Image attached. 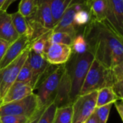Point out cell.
Returning a JSON list of instances; mask_svg holds the SVG:
<instances>
[{
	"label": "cell",
	"instance_id": "8d00e7d4",
	"mask_svg": "<svg viewBox=\"0 0 123 123\" xmlns=\"http://www.w3.org/2000/svg\"><path fill=\"white\" fill-rule=\"evenodd\" d=\"M5 1H6V0H0V9H1V6H3V4H4Z\"/></svg>",
	"mask_w": 123,
	"mask_h": 123
},
{
	"label": "cell",
	"instance_id": "52a82bcc",
	"mask_svg": "<svg viewBox=\"0 0 123 123\" xmlns=\"http://www.w3.org/2000/svg\"><path fill=\"white\" fill-rule=\"evenodd\" d=\"M97 91L79 96L72 103V123H84L97 107Z\"/></svg>",
	"mask_w": 123,
	"mask_h": 123
},
{
	"label": "cell",
	"instance_id": "4dcf8cb0",
	"mask_svg": "<svg viewBox=\"0 0 123 123\" xmlns=\"http://www.w3.org/2000/svg\"><path fill=\"white\" fill-rule=\"evenodd\" d=\"M32 117L29 118L25 116H17V115L0 116L1 123H29L32 119Z\"/></svg>",
	"mask_w": 123,
	"mask_h": 123
},
{
	"label": "cell",
	"instance_id": "7a4b0ae2",
	"mask_svg": "<svg viewBox=\"0 0 123 123\" xmlns=\"http://www.w3.org/2000/svg\"><path fill=\"white\" fill-rule=\"evenodd\" d=\"M94 59V56L89 51L81 54L71 53L70 58L64 64L65 71L71 82L72 103L79 96L84 81Z\"/></svg>",
	"mask_w": 123,
	"mask_h": 123
},
{
	"label": "cell",
	"instance_id": "f35d334b",
	"mask_svg": "<svg viewBox=\"0 0 123 123\" xmlns=\"http://www.w3.org/2000/svg\"><path fill=\"white\" fill-rule=\"evenodd\" d=\"M0 123H1V119H0Z\"/></svg>",
	"mask_w": 123,
	"mask_h": 123
},
{
	"label": "cell",
	"instance_id": "ba28073f",
	"mask_svg": "<svg viewBox=\"0 0 123 123\" xmlns=\"http://www.w3.org/2000/svg\"><path fill=\"white\" fill-rule=\"evenodd\" d=\"M30 48L25 50L17 58L7 66L0 70V96L1 99L9 88L16 81L19 72L27 59Z\"/></svg>",
	"mask_w": 123,
	"mask_h": 123
},
{
	"label": "cell",
	"instance_id": "ffe728a7",
	"mask_svg": "<svg viewBox=\"0 0 123 123\" xmlns=\"http://www.w3.org/2000/svg\"><path fill=\"white\" fill-rule=\"evenodd\" d=\"M89 9L93 18L99 22H107L109 9L106 0H89Z\"/></svg>",
	"mask_w": 123,
	"mask_h": 123
},
{
	"label": "cell",
	"instance_id": "2e32d148",
	"mask_svg": "<svg viewBox=\"0 0 123 123\" xmlns=\"http://www.w3.org/2000/svg\"><path fill=\"white\" fill-rule=\"evenodd\" d=\"M19 37L12 23L11 14L6 11L0 10V39L11 44Z\"/></svg>",
	"mask_w": 123,
	"mask_h": 123
},
{
	"label": "cell",
	"instance_id": "836d02e7",
	"mask_svg": "<svg viewBox=\"0 0 123 123\" xmlns=\"http://www.w3.org/2000/svg\"><path fill=\"white\" fill-rule=\"evenodd\" d=\"M46 107H43V108H41V109H40L37 112H36V114L34 115V117H32V119L31 120V121L29 123H37V121H38V120H39V118L40 117V116L42 115V114L43 113V112H44V110L46 109Z\"/></svg>",
	"mask_w": 123,
	"mask_h": 123
},
{
	"label": "cell",
	"instance_id": "e0dca14e",
	"mask_svg": "<svg viewBox=\"0 0 123 123\" xmlns=\"http://www.w3.org/2000/svg\"><path fill=\"white\" fill-rule=\"evenodd\" d=\"M89 1L81 3L74 15V24L79 32H81L83 28L87 25L93 19L92 15Z\"/></svg>",
	"mask_w": 123,
	"mask_h": 123
},
{
	"label": "cell",
	"instance_id": "1f68e13d",
	"mask_svg": "<svg viewBox=\"0 0 123 123\" xmlns=\"http://www.w3.org/2000/svg\"><path fill=\"white\" fill-rule=\"evenodd\" d=\"M10 45V43H9L8 42L0 39V61H1L2 58L4 57L9 45Z\"/></svg>",
	"mask_w": 123,
	"mask_h": 123
},
{
	"label": "cell",
	"instance_id": "f1b7e54d",
	"mask_svg": "<svg viewBox=\"0 0 123 123\" xmlns=\"http://www.w3.org/2000/svg\"><path fill=\"white\" fill-rule=\"evenodd\" d=\"M31 79H32V71L29 62L27 59L19 72L16 81L30 84Z\"/></svg>",
	"mask_w": 123,
	"mask_h": 123
},
{
	"label": "cell",
	"instance_id": "d590c367",
	"mask_svg": "<svg viewBox=\"0 0 123 123\" xmlns=\"http://www.w3.org/2000/svg\"><path fill=\"white\" fill-rule=\"evenodd\" d=\"M84 123H97V119H96V117L94 115V114L93 113L86 120Z\"/></svg>",
	"mask_w": 123,
	"mask_h": 123
},
{
	"label": "cell",
	"instance_id": "7c38bea8",
	"mask_svg": "<svg viewBox=\"0 0 123 123\" xmlns=\"http://www.w3.org/2000/svg\"><path fill=\"white\" fill-rule=\"evenodd\" d=\"M80 4L81 3L74 4L68 7L63 12L60 19L55 24L52 31L65 32L70 34L74 37L79 32H80L74 24V15Z\"/></svg>",
	"mask_w": 123,
	"mask_h": 123
},
{
	"label": "cell",
	"instance_id": "7402d4cb",
	"mask_svg": "<svg viewBox=\"0 0 123 123\" xmlns=\"http://www.w3.org/2000/svg\"><path fill=\"white\" fill-rule=\"evenodd\" d=\"M112 86L117 96L123 99V64L115 66L112 69Z\"/></svg>",
	"mask_w": 123,
	"mask_h": 123
},
{
	"label": "cell",
	"instance_id": "6da1fadb",
	"mask_svg": "<svg viewBox=\"0 0 123 123\" xmlns=\"http://www.w3.org/2000/svg\"><path fill=\"white\" fill-rule=\"evenodd\" d=\"M81 32L87 50L102 66L112 69L123 64V36L117 33L107 22H99L93 18Z\"/></svg>",
	"mask_w": 123,
	"mask_h": 123
},
{
	"label": "cell",
	"instance_id": "ac0fdd59",
	"mask_svg": "<svg viewBox=\"0 0 123 123\" xmlns=\"http://www.w3.org/2000/svg\"><path fill=\"white\" fill-rule=\"evenodd\" d=\"M89 0H47L52 12L54 25L60 19L66 9L71 5L76 3H83Z\"/></svg>",
	"mask_w": 123,
	"mask_h": 123
},
{
	"label": "cell",
	"instance_id": "8992f818",
	"mask_svg": "<svg viewBox=\"0 0 123 123\" xmlns=\"http://www.w3.org/2000/svg\"><path fill=\"white\" fill-rule=\"evenodd\" d=\"M40 109L37 96L33 93L22 99L2 105L0 107V116L17 115L32 118Z\"/></svg>",
	"mask_w": 123,
	"mask_h": 123
},
{
	"label": "cell",
	"instance_id": "603a6c76",
	"mask_svg": "<svg viewBox=\"0 0 123 123\" xmlns=\"http://www.w3.org/2000/svg\"><path fill=\"white\" fill-rule=\"evenodd\" d=\"M50 33V31L32 40L30 45V50H32L37 54L43 55L45 50L47 49L48 46L50 44L49 42Z\"/></svg>",
	"mask_w": 123,
	"mask_h": 123
},
{
	"label": "cell",
	"instance_id": "4fadbf2b",
	"mask_svg": "<svg viewBox=\"0 0 123 123\" xmlns=\"http://www.w3.org/2000/svg\"><path fill=\"white\" fill-rule=\"evenodd\" d=\"M109 9L107 23L123 36V0H106Z\"/></svg>",
	"mask_w": 123,
	"mask_h": 123
},
{
	"label": "cell",
	"instance_id": "484cf974",
	"mask_svg": "<svg viewBox=\"0 0 123 123\" xmlns=\"http://www.w3.org/2000/svg\"><path fill=\"white\" fill-rule=\"evenodd\" d=\"M71 48L72 53L81 54L85 53L87 50V45L82 35V32H79L74 38L72 43L71 45Z\"/></svg>",
	"mask_w": 123,
	"mask_h": 123
},
{
	"label": "cell",
	"instance_id": "30bf717a",
	"mask_svg": "<svg viewBox=\"0 0 123 123\" xmlns=\"http://www.w3.org/2000/svg\"><path fill=\"white\" fill-rule=\"evenodd\" d=\"M72 51L69 45L50 43L43 55L51 65L60 66L65 64L71 55Z\"/></svg>",
	"mask_w": 123,
	"mask_h": 123
},
{
	"label": "cell",
	"instance_id": "4316f807",
	"mask_svg": "<svg viewBox=\"0 0 123 123\" xmlns=\"http://www.w3.org/2000/svg\"><path fill=\"white\" fill-rule=\"evenodd\" d=\"M112 107V104H108L95 108L94 114L96 117L97 123H107Z\"/></svg>",
	"mask_w": 123,
	"mask_h": 123
},
{
	"label": "cell",
	"instance_id": "5b68a950",
	"mask_svg": "<svg viewBox=\"0 0 123 123\" xmlns=\"http://www.w3.org/2000/svg\"><path fill=\"white\" fill-rule=\"evenodd\" d=\"M34 3L35 8L33 14L26 18L33 30L31 42L51 31L54 27L52 12L47 0H34Z\"/></svg>",
	"mask_w": 123,
	"mask_h": 123
},
{
	"label": "cell",
	"instance_id": "cb8c5ba5",
	"mask_svg": "<svg viewBox=\"0 0 123 123\" xmlns=\"http://www.w3.org/2000/svg\"><path fill=\"white\" fill-rule=\"evenodd\" d=\"M73 108L72 105L57 108L53 123H72Z\"/></svg>",
	"mask_w": 123,
	"mask_h": 123
},
{
	"label": "cell",
	"instance_id": "d6a6232c",
	"mask_svg": "<svg viewBox=\"0 0 123 123\" xmlns=\"http://www.w3.org/2000/svg\"><path fill=\"white\" fill-rule=\"evenodd\" d=\"M123 99L120 100H117L115 102H114L113 104H115V106L116 107V110H117V112L121 118V120H123Z\"/></svg>",
	"mask_w": 123,
	"mask_h": 123
},
{
	"label": "cell",
	"instance_id": "d4e9b609",
	"mask_svg": "<svg viewBox=\"0 0 123 123\" xmlns=\"http://www.w3.org/2000/svg\"><path fill=\"white\" fill-rule=\"evenodd\" d=\"M74 37L65 32L51 30L49 35V42L50 43H58L71 46Z\"/></svg>",
	"mask_w": 123,
	"mask_h": 123
},
{
	"label": "cell",
	"instance_id": "e575fe53",
	"mask_svg": "<svg viewBox=\"0 0 123 123\" xmlns=\"http://www.w3.org/2000/svg\"><path fill=\"white\" fill-rule=\"evenodd\" d=\"M17 0H6V1L4 2V4H3V6H1L0 10H4V11H6V9H8V7L14 1H16Z\"/></svg>",
	"mask_w": 123,
	"mask_h": 123
},
{
	"label": "cell",
	"instance_id": "3957f363",
	"mask_svg": "<svg viewBox=\"0 0 123 123\" xmlns=\"http://www.w3.org/2000/svg\"><path fill=\"white\" fill-rule=\"evenodd\" d=\"M64 71V64L60 66L53 65L45 77L37 84L35 88L37 92L35 94L37 98L39 108L48 107L53 102Z\"/></svg>",
	"mask_w": 123,
	"mask_h": 123
},
{
	"label": "cell",
	"instance_id": "9c48e42d",
	"mask_svg": "<svg viewBox=\"0 0 123 123\" xmlns=\"http://www.w3.org/2000/svg\"><path fill=\"white\" fill-rule=\"evenodd\" d=\"M27 61L32 71V79L30 84L34 91L50 64L43 55L37 54L31 50H29Z\"/></svg>",
	"mask_w": 123,
	"mask_h": 123
},
{
	"label": "cell",
	"instance_id": "9a60e30c",
	"mask_svg": "<svg viewBox=\"0 0 123 123\" xmlns=\"http://www.w3.org/2000/svg\"><path fill=\"white\" fill-rule=\"evenodd\" d=\"M53 103L57 108L72 105L71 99V82L66 71H64L61 77Z\"/></svg>",
	"mask_w": 123,
	"mask_h": 123
},
{
	"label": "cell",
	"instance_id": "74e56055",
	"mask_svg": "<svg viewBox=\"0 0 123 123\" xmlns=\"http://www.w3.org/2000/svg\"><path fill=\"white\" fill-rule=\"evenodd\" d=\"M2 105V99H1V96H0V107Z\"/></svg>",
	"mask_w": 123,
	"mask_h": 123
},
{
	"label": "cell",
	"instance_id": "f546056e",
	"mask_svg": "<svg viewBox=\"0 0 123 123\" xmlns=\"http://www.w3.org/2000/svg\"><path fill=\"white\" fill-rule=\"evenodd\" d=\"M57 107L53 102L44 110L37 123H53Z\"/></svg>",
	"mask_w": 123,
	"mask_h": 123
},
{
	"label": "cell",
	"instance_id": "d6986e66",
	"mask_svg": "<svg viewBox=\"0 0 123 123\" xmlns=\"http://www.w3.org/2000/svg\"><path fill=\"white\" fill-rule=\"evenodd\" d=\"M10 14H11L12 23L18 35L19 36L20 35L27 36L30 40L31 42L33 35V30L30 25L29 24L27 19L18 12Z\"/></svg>",
	"mask_w": 123,
	"mask_h": 123
},
{
	"label": "cell",
	"instance_id": "83f0119b",
	"mask_svg": "<svg viewBox=\"0 0 123 123\" xmlns=\"http://www.w3.org/2000/svg\"><path fill=\"white\" fill-rule=\"evenodd\" d=\"M34 0H20L18 6V12L25 18L30 17L35 11Z\"/></svg>",
	"mask_w": 123,
	"mask_h": 123
},
{
	"label": "cell",
	"instance_id": "277c9868",
	"mask_svg": "<svg viewBox=\"0 0 123 123\" xmlns=\"http://www.w3.org/2000/svg\"><path fill=\"white\" fill-rule=\"evenodd\" d=\"M112 86V70L105 68L100 63L94 59L84 81L79 96L94 91H98L105 87Z\"/></svg>",
	"mask_w": 123,
	"mask_h": 123
},
{
	"label": "cell",
	"instance_id": "8fae6325",
	"mask_svg": "<svg viewBox=\"0 0 123 123\" xmlns=\"http://www.w3.org/2000/svg\"><path fill=\"white\" fill-rule=\"evenodd\" d=\"M30 43V40L25 35H20L15 41L12 43L0 61V70L7 66L10 63L17 58L25 50L29 48Z\"/></svg>",
	"mask_w": 123,
	"mask_h": 123
},
{
	"label": "cell",
	"instance_id": "5bb4252c",
	"mask_svg": "<svg viewBox=\"0 0 123 123\" xmlns=\"http://www.w3.org/2000/svg\"><path fill=\"white\" fill-rule=\"evenodd\" d=\"M32 94H33V89L30 84L15 81L2 98V105L22 99Z\"/></svg>",
	"mask_w": 123,
	"mask_h": 123
},
{
	"label": "cell",
	"instance_id": "44dd1931",
	"mask_svg": "<svg viewBox=\"0 0 123 123\" xmlns=\"http://www.w3.org/2000/svg\"><path fill=\"white\" fill-rule=\"evenodd\" d=\"M120 99L117 96L112 87H105L97 91V107L108 104H113Z\"/></svg>",
	"mask_w": 123,
	"mask_h": 123
}]
</instances>
